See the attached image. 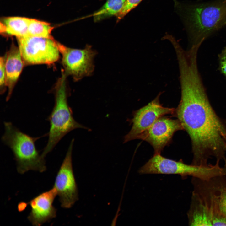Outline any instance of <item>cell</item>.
Segmentation results:
<instances>
[{"label": "cell", "instance_id": "8992f818", "mask_svg": "<svg viewBox=\"0 0 226 226\" xmlns=\"http://www.w3.org/2000/svg\"><path fill=\"white\" fill-rule=\"evenodd\" d=\"M17 39L21 56L27 64H51L59 58L58 42L52 37L27 36Z\"/></svg>", "mask_w": 226, "mask_h": 226}, {"label": "cell", "instance_id": "2e32d148", "mask_svg": "<svg viewBox=\"0 0 226 226\" xmlns=\"http://www.w3.org/2000/svg\"><path fill=\"white\" fill-rule=\"evenodd\" d=\"M126 0H107L105 3L93 14L95 22L116 16L122 8Z\"/></svg>", "mask_w": 226, "mask_h": 226}, {"label": "cell", "instance_id": "30bf717a", "mask_svg": "<svg viewBox=\"0 0 226 226\" xmlns=\"http://www.w3.org/2000/svg\"><path fill=\"white\" fill-rule=\"evenodd\" d=\"M184 130L178 119L165 116L159 118L147 131L138 138L149 143L153 148L154 154H159L170 142L176 131Z\"/></svg>", "mask_w": 226, "mask_h": 226}, {"label": "cell", "instance_id": "9c48e42d", "mask_svg": "<svg viewBox=\"0 0 226 226\" xmlns=\"http://www.w3.org/2000/svg\"><path fill=\"white\" fill-rule=\"evenodd\" d=\"M159 93L147 105L135 111L130 120L132 127L124 137L123 143L138 139L160 117L167 114H174V108L164 107L159 101Z\"/></svg>", "mask_w": 226, "mask_h": 226}, {"label": "cell", "instance_id": "5bb4252c", "mask_svg": "<svg viewBox=\"0 0 226 226\" xmlns=\"http://www.w3.org/2000/svg\"><path fill=\"white\" fill-rule=\"evenodd\" d=\"M24 63L19 47L12 45L6 55L5 61L6 85L8 90L7 101L10 98L14 87L22 71Z\"/></svg>", "mask_w": 226, "mask_h": 226}, {"label": "cell", "instance_id": "9a60e30c", "mask_svg": "<svg viewBox=\"0 0 226 226\" xmlns=\"http://www.w3.org/2000/svg\"><path fill=\"white\" fill-rule=\"evenodd\" d=\"M30 19L19 17L5 18L1 23V32L16 36L17 38L28 36V30Z\"/></svg>", "mask_w": 226, "mask_h": 226}, {"label": "cell", "instance_id": "7a4b0ae2", "mask_svg": "<svg viewBox=\"0 0 226 226\" xmlns=\"http://www.w3.org/2000/svg\"><path fill=\"white\" fill-rule=\"evenodd\" d=\"M181 5V14L192 45L202 43L226 25V0Z\"/></svg>", "mask_w": 226, "mask_h": 226}, {"label": "cell", "instance_id": "4fadbf2b", "mask_svg": "<svg viewBox=\"0 0 226 226\" xmlns=\"http://www.w3.org/2000/svg\"><path fill=\"white\" fill-rule=\"evenodd\" d=\"M57 195L55 189L53 187L40 194L28 203L31 210L27 218L32 225L40 226L56 217V209L53 204Z\"/></svg>", "mask_w": 226, "mask_h": 226}, {"label": "cell", "instance_id": "5b68a950", "mask_svg": "<svg viewBox=\"0 0 226 226\" xmlns=\"http://www.w3.org/2000/svg\"><path fill=\"white\" fill-rule=\"evenodd\" d=\"M138 171L141 174L178 175L183 178L191 176L204 180L223 173L222 168L217 164L206 166L187 164L181 161L164 157L159 154H154Z\"/></svg>", "mask_w": 226, "mask_h": 226}, {"label": "cell", "instance_id": "ac0fdd59", "mask_svg": "<svg viewBox=\"0 0 226 226\" xmlns=\"http://www.w3.org/2000/svg\"><path fill=\"white\" fill-rule=\"evenodd\" d=\"M142 0H126L121 10L116 16L119 22L130 11L136 7Z\"/></svg>", "mask_w": 226, "mask_h": 226}, {"label": "cell", "instance_id": "3957f363", "mask_svg": "<svg viewBox=\"0 0 226 226\" xmlns=\"http://www.w3.org/2000/svg\"><path fill=\"white\" fill-rule=\"evenodd\" d=\"M67 76L63 72L58 82L55 94V102L53 109L47 118L50 129L47 143L41 155L45 157L51 152L61 140L67 133L76 129L90 130L77 122L67 102L68 94L66 88Z\"/></svg>", "mask_w": 226, "mask_h": 226}, {"label": "cell", "instance_id": "ffe728a7", "mask_svg": "<svg viewBox=\"0 0 226 226\" xmlns=\"http://www.w3.org/2000/svg\"><path fill=\"white\" fill-rule=\"evenodd\" d=\"M218 57L219 70L226 78V47L222 50Z\"/></svg>", "mask_w": 226, "mask_h": 226}, {"label": "cell", "instance_id": "6da1fadb", "mask_svg": "<svg viewBox=\"0 0 226 226\" xmlns=\"http://www.w3.org/2000/svg\"><path fill=\"white\" fill-rule=\"evenodd\" d=\"M181 96L174 115L180 121L191 143V164L209 165L224 160L226 165V121L220 118L211 105L198 70L190 69L180 74Z\"/></svg>", "mask_w": 226, "mask_h": 226}, {"label": "cell", "instance_id": "8fae6325", "mask_svg": "<svg viewBox=\"0 0 226 226\" xmlns=\"http://www.w3.org/2000/svg\"><path fill=\"white\" fill-rule=\"evenodd\" d=\"M193 189L201 194L226 219V175L204 180L193 177Z\"/></svg>", "mask_w": 226, "mask_h": 226}, {"label": "cell", "instance_id": "d6986e66", "mask_svg": "<svg viewBox=\"0 0 226 226\" xmlns=\"http://www.w3.org/2000/svg\"><path fill=\"white\" fill-rule=\"evenodd\" d=\"M6 55L0 57V85L1 89L3 88L1 93H3L4 91L3 87L6 85V71L5 61Z\"/></svg>", "mask_w": 226, "mask_h": 226}, {"label": "cell", "instance_id": "277c9868", "mask_svg": "<svg viewBox=\"0 0 226 226\" xmlns=\"http://www.w3.org/2000/svg\"><path fill=\"white\" fill-rule=\"evenodd\" d=\"M4 132L1 139L13 152L18 173L23 174L29 170L40 172L46 170L45 161L40 155L35 142L41 137H33L24 133L10 122L4 123Z\"/></svg>", "mask_w": 226, "mask_h": 226}, {"label": "cell", "instance_id": "52a82bcc", "mask_svg": "<svg viewBox=\"0 0 226 226\" xmlns=\"http://www.w3.org/2000/svg\"><path fill=\"white\" fill-rule=\"evenodd\" d=\"M62 54L64 73L71 76L75 81L90 75L94 69L93 60L96 53L90 46L83 49L72 48L58 42Z\"/></svg>", "mask_w": 226, "mask_h": 226}, {"label": "cell", "instance_id": "ba28073f", "mask_svg": "<svg viewBox=\"0 0 226 226\" xmlns=\"http://www.w3.org/2000/svg\"><path fill=\"white\" fill-rule=\"evenodd\" d=\"M74 139L71 141L65 157L57 173L53 187L59 197L61 206L71 207L78 199V191L72 164Z\"/></svg>", "mask_w": 226, "mask_h": 226}, {"label": "cell", "instance_id": "e0dca14e", "mask_svg": "<svg viewBox=\"0 0 226 226\" xmlns=\"http://www.w3.org/2000/svg\"><path fill=\"white\" fill-rule=\"evenodd\" d=\"M53 28L48 23L30 19L28 30V36L51 37V34Z\"/></svg>", "mask_w": 226, "mask_h": 226}, {"label": "cell", "instance_id": "7c38bea8", "mask_svg": "<svg viewBox=\"0 0 226 226\" xmlns=\"http://www.w3.org/2000/svg\"><path fill=\"white\" fill-rule=\"evenodd\" d=\"M187 216L189 226H226V219L204 198L193 191Z\"/></svg>", "mask_w": 226, "mask_h": 226}]
</instances>
